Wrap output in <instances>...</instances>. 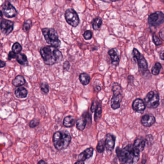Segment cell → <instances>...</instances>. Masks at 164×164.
<instances>
[{
	"label": "cell",
	"mask_w": 164,
	"mask_h": 164,
	"mask_svg": "<svg viewBox=\"0 0 164 164\" xmlns=\"http://www.w3.org/2000/svg\"><path fill=\"white\" fill-rule=\"evenodd\" d=\"M140 152L133 145H128L123 149L116 148V154L121 164H133L138 161Z\"/></svg>",
	"instance_id": "cell-1"
},
{
	"label": "cell",
	"mask_w": 164,
	"mask_h": 164,
	"mask_svg": "<svg viewBox=\"0 0 164 164\" xmlns=\"http://www.w3.org/2000/svg\"><path fill=\"white\" fill-rule=\"evenodd\" d=\"M40 54L47 65H53L60 63L63 60L62 52L57 48L51 45L42 47L40 50Z\"/></svg>",
	"instance_id": "cell-2"
},
{
	"label": "cell",
	"mask_w": 164,
	"mask_h": 164,
	"mask_svg": "<svg viewBox=\"0 0 164 164\" xmlns=\"http://www.w3.org/2000/svg\"><path fill=\"white\" fill-rule=\"evenodd\" d=\"M71 137L69 133L57 132L53 136V142L55 148L58 150H65L69 146Z\"/></svg>",
	"instance_id": "cell-3"
},
{
	"label": "cell",
	"mask_w": 164,
	"mask_h": 164,
	"mask_svg": "<svg viewBox=\"0 0 164 164\" xmlns=\"http://www.w3.org/2000/svg\"><path fill=\"white\" fill-rule=\"evenodd\" d=\"M42 32L46 42L52 46L57 48L61 45V41L59 39L58 33L56 30L52 28H43Z\"/></svg>",
	"instance_id": "cell-4"
},
{
	"label": "cell",
	"mask_w": 164,
	"mask_h": 164,
	"mask_svg": "<svg viewBox=\"0 0 164 164\" xmlns=\"http://www.w3.org/2000/svg\"><path fill=\"white\" fill-rule=\"evenodd\" d=\"M113 95L111 101V106L114 110L119 109L120 107V102L122 101V88L117 83H114L112 86Z\"/></svg>",
	"instance_id": "cell-5"
},
{
	"label": "cell",
	"mask_w": 164,
	"mask_h": 164,
	"mask_svg": "<svg viewBox=\"0 0 164 164\" xmlns=\"http://www.w3.org/2000/svg\"><path fill=\"white\" fill-rule=\"evenodd\" d=\"M146 106L149 108H156L159 105V96L157 92L151 91L144 98Z\"/></svg>",
	"instance_id": "cell-6"
},
{
	"label": "cell",
	"mask_w": 164,
	"mask_h": 164,
	"mask_svg": "<svg viewBox=\"0 0 164 164\" xmlns=\"http://www.w3.org/2000/svg\"><path fill=\"white\" fill-rule=\"evenodd\" d=\"M65 16L66 22L70 26L73 27H76L78 26L80 21L79 16L73 9L69 8L66 10Z\"/></svg>",
	"instance_id": "cell-7"
},
{
	"label": "cell",
	"mask_w": 164,
	"mask_h": 164,
	"mask_svg": "<svg viewBox=\"0 0 164 164\" xmlns=\"http://www.w3.org/2000/svg\"><path fill=\"white\" fill-rule=\"evenodd\" d=\"M133 55L135 60L137 62L139 69L142 73H144L148 69V64L143 55L139 52L136 48H134L132 51Z\"/></svg>",
	"instance_id": "cell-8"
},
{
	"label": "cell",
	"mask_w": 164,
	"mask_h": 164,
	"mask_svg": "<svg viewBox=\"0 0 164 164\" xmlns=\"http://www.w3.org/2000/svg\"><path fill=\"white\" fill-rule=\"evenodd\" d=\"M149 24L154 27H157L164 23V14L160 11L152 13L148 18Z\"/></svg>",
	"instance_id": "cell-9"
},
{
	"label": "cell",
	"mask_w": 164,
	"mask_h": 164,
	"mask_svg": "<svg viewBox=\"0 0 164 164\" xmlns=\"http://www.w3.org/2000/svg\"><path fill=\"white\" fill-rule=\"evenodd\" d=\"M2 13L8 18H14L17 15V10L10 2L8 1H5L2 5Z\"/></svg>",
	"instance_id": "cell-10"
},
{
	"label": "cell",
	"mask_w": 164,
	"mask_h": 164,
	"mask_svg": "<svg viewBox=\"0 0 164 164\" xmlns=\"http://www.w3.org/2000/svg\"><path fill=\"white\" fill-rule=\"evenodd\" d=\"M87 123L90 125L92 123V116L89 112H85L83 114L82 117L77 120V129L81 131L83 130Z\"/></svg>",
	"instance_id": "cell-11"
},
{
	"label": "cell",
	"mask_w": 164,
	"mask_h": 164,
	"mask_svg": "<svg viewBox=\"0 0 164 164\" xmlns=\"http://www.w3.org/2000/svg\"><path fill=\"white\" fill-rule=\"evenodd\" d=\"M14 28V22L3 19L1 22V30L5 35H7L12 32Z\"/></svg>",
	"instance_id": "cell-12"
},
{
	"label": "cell",
	"mask_w": 164,
	"mask_h": 164,
	"mask_svg": "<svg viewBox=\"0 0 164 164\" xmlns=\"http://www.w3.org/2000/svg\"><path fill=\"white\" fill-rule=\"evenodd\" d=\"M133 109L136 112L139 113H143L144 110L146 109V105L143 100L140 98L136 99L133 102Z\"/></svg>",
	"instance_id": "cell-13"
},
{
	"label": "cell",
	"mask_w": 164,
	"mask_h": 164,
	"mask_svg": "<svg viewBox=\"0 0 164 164\" xmlns=\"http://www.w3.org/2000/svg\"><path fill=\"white\" fill-rule=\"evenodd\" d=\"M115 138L112 134L108 133L106 135L105 141V146L108 151H112L115 145Z\"/></svg>",
	"instance_id": "cell-14"
},
{
	"label": "cell",
	"mask_w": 164,
	"mask_h": 164,
	"mask_svg": "<svg viewBox=\"0 0 164 164\" xmlns=\"http://www.w3.org/2000/svg\"><path fill=\"white\" fill-rule=\"evenodd\" d=\"M141 123L144 127H150L156 122V119L152 115H145L142 117Z\"/></svg>",
	"instance_id": "cell-15"
},
{
	"label": "cell",
	"mask_w": 164,
	"mask_h": 164,
	"mask_svg": "<svg viewBox=\"0 0 164 164\" xmlns=\"http://www.w3.org/2000/svg\"><path fill=\"white\" fill-rule=\"evenodd\" d=\"M94 149L92 147L87 148L84 150L82 153H80L79 156L78 161H84L92 157L93 154Z\"/></svg>",
	"instance_id": "cell-16"
},
{
	"label": "cell",
	"mask_w": 164,
	"mask_h": 164,
	"mask_svg": "<svg viewBox=\"0 0 164 164\" xmlns=\"http://www.w3.org/2000/svg\"><path fill=\"white\" fill-rule=\"evenodd\" d=\"M108 55L111 59V63L113 65L118 66L119 63V57L118 52L115 49H112L108 51Z\"/></svg>",
	"instance_id": "cell-17"
},
{
	"label": "cell",
	"mask_w": 164,
	"mask_h": 164,
	"mask_svg": "<svg viewBox=\"0 0 164 164\" xmlns=\"http://www.w3.org/2000/svg\"><path fill=\"white\" fill-rule=\"evenodd\" d=\"M145 146H146L145 141L141 138L137 139L133 144L134 147L140 152L144 150Z\"/></svg>",
	"instance_id": "cell-18"
},
{
	"label": "cell",
	"mask_w": 164,
	"mask_h": 164,
	"mask_svg": "<svg viewBox=\"0 0 164 164\" xmlns=\"http://www.w3.org/2000/svg\"><path fill=\"white\" fill-rule=\"evenodd\" d=\"M76 120L73 116L69 115L65 118L63 121V125L65 127L70 128L73 127L75 123Z\"/></svg>",
	"instance_id": "cell-19"
},
{
	"label": "cell",
	"mask_w": 164,
	"mask_h": 164,
	"mask_svg": "<svg viewBox=\"0 0 164 164\" xmlns=\"http://www.w3.org/2000/svg\"><path fill=\"white\" fill-rule=\"evenodd\" d=\"M15 96L18 98H25L27 97L28 91L23 87L19 88L15 92Z\"/></svg>",
	"instance_id": "cell-20"
},
{
	"label": "cell",
	"mask_w": 164,
	"mask_h": 164,
	"mask_svg": "<svg viewBox=\"0 0 164 164\" xmlns=\"http://www.w3.org/2000/svg\"><path fill=\"white\" fill-rule=\"evenodd\" d=\"M26 83V80L24 77L21 75H18L15 77L14 80L12 81V84L15 87H19L24 85Z\"/></svg>",
	"instance_id": "cell-21"
},
{
	"label": "cell",
	"mask_w": 164,
	"mask_h": 164,
	"mask_svg": "<svg viewBox=\"0 0 164 164\" xmlns=\"http://www.w3.org/2000/svg\"><path fill=\"white\" fill-rule=\"evenodd\" d=\"M16 59L18 63H19L21 65H24V66L28 65V59L26 55L24 54H21V53L18 54Z\"/></svg>",
	"instance_id": "cell-22"
},
{
	"label": "cell",
	"mask_w": 164,
	"mask_h": 164,
	"mask_svg": "<svg viewBox=\"0 0 164 164\" xmlns=\"http://www.w3.org/2000/svg\"><path fill=\"white\" fill-rule=\"evenodd\" d=\"M79 79L82 85H87L89 84L91 78L89 75L86 73H83L79 75Z\"/></svg>",
	"instance_id": "cell-23"
},
{
	"label": "cell",
	"mask_w": 164,
	"mask_h": 164,
	"mask_svg": "<svg viewBox=\"0 0 164 164\" xmlns=\"http://www.w3.org/2000/svg\"><path fill=\"white\" fill-rule=\"evenodd\" d=\"M102 23V19L101 18H95L92 22V25L93 29L95 30H99L101 27Z\"/></svg>",
	"instance_id": "cell-24"
},
{
	"label": "cell",
	"mask_w": 164,
	"mask_h": 164,
	"mask_svg": "<svg viewBox=\"0 0 164 164\" xmlns=\"http://www.w3.org/2000/svg\"><path fill=\"white\" fill-rule=\"evenodd\" d=\"M102 113V108L101 105L99 104L98 106L95 111V114H94V120L96 122L99 121L101 118Z\"/></svg>",
	"instance_id": "cell-25"
},
{
	"label": "cell",
	"mask_w": 164,
	"mask_h": 164,
	"mask_svg": "<svg viewBox=\"0 0 164 164\" xmlns=\"http://www.w3.org/2000/svg\"><path fill=\"white\" fill-rule=\"evenodd\" d=\"M162 68V65L160 63H156L152 69V73L154 75H157L159 73L160 69Z\"/></svg>",
	"instance_id": "cell-26"
},
{
	"label": "cell",
	"mask_w": 164,
	"mask_h": 164,
	"mask_svg": "<svg viewBox=\"0 0 164 164\" xmlns=\"http://www.w3.org/2000/svg\"><path fill=\"white\" fill-rule=\"evenodd\" d=\"M105 141L103 140H100L97 146V151L99 153H102L105 151Z\"/></svg>",
	"instance_id": "cell-27"
},
{
	"label": "cell",
	"mask_w": 164,
	"mask_h": 164,
	"mask_svg": "<svg viewBox=\"0 0 164 164\" xmlns=\"http://www.w3.org/2000/svg\"><path fill=\"white\" fill-rule=\"evenodd\" d=\"M22 47L21 45L18 42H15L14 44H13V46H12V51L14 52L16 54H19L20 52L22 51Z\"/></svg>",
	"instance_id": "cell-28"
},
{
	"label": "cell",
	"mask_w": 164,
	"mask_h": 164,
	"mask_svg": "<svg viewBox=\"0 0 164 164\" xmlns=\"http://www.w3.org/2000/svg\"><path fill=\"white\" fill-rule=\"evenodd\" d=\"M32 26V21L30 19L26 20L24 23L23 25V29L25 32H28L29 31Z\"/></svg>",
	"instance_id": "cell-29"
},
{
	"label": "cell",
	"mask_w": 164,
	"mask_h": 164,
	"mask_svg": "<svg viewBox=\"0 0 164 164\" xmlns=\"http://www.w3.org/2000/svg\"><path fill=\"white\" fill-rule=\"evenodd\" d=\"M41 91L43 93L46 94L48 93L49 91V85L46 83L44 82L42 83L41 86Z\"/></svg>",
	"instance_id": "cell-30"
},
{
	"label": "cell",
	"mask_w": 164,
	"mask_h": 164,
	"mask_svg": "<svg viewBox=\"0 0 164 164\" xmlns=\"http://www.w3.org/2000/svg\"><path fill=\"white\" fill-rule=\"evenodd\" d=\"M39 124H40L39 120L37 119H33L29 122V127L32 128H34L38 126Z\"/></svg>",
	"instance_id": "cell-31"
},
{
	"label": "cell",
	"mask_w": 164,
	"mask_h": 164,
	"mask_svg": "<svg viewBox=\"0 0 164 164\" xmlns=\"http://www.w3.org/2000/svg\"><path fill=\"white\" fill-rule=\"evenodd\" d=\"M83 36L85 40H90L92 38V32L91 30H86L83 34Z\"/></svg>",
	"instance_id": "cell-32"
},
{
	"label": "cell",
	"mask_w": 164,
	"mask_h": 164,
	"mask_svg": "<svg viewBox=\"0 0 164 164\" xmlns=\"http://www.w3.org/2000/svg\"><path fill=\"white\" fill-rule=\"evenodd\" d=\"M152 41L156 46L161 45L162 44V41L156 35H154L152 36Z\"/></svg>",
	"instance_id": "cell-33"
},
{
	"label": "cell",
	"mask_w": 164,
	"mask_h": 164,
	"mask_svg": "<svg viewBox=\"0 0 164 164\" xmlns=\"http://www.w3.org/2000/svg\"><path fill=\"white\" fill-rule=\"evenodd\" d=\"M99 104V103H98L97 101H93L91 108V110L92 112H95V111L97 107L98 106Z\"/></svg>",
	"instance_id": "cell-34"
},
{
	"label": "cell",
	"mask_w": 164,
	"mask_h": 164,
	"mask_svg": "<svg viewBox=\"0 0 164 164\" xmlns=\"http://www.w3.org/2000/svg\"><path fill=\"white\" fill-rule=\"evenodd\" d=\"M16 56H17V55L14 52L10 51L9 52V54H8V60H11L12 59H15V58H16Z\"/></svg>",
	"instance_id": "cell-35"
},
{
	"label": "cell",
	"mask_w": 164,
	"mask_h": 164,
	"mask_svg": "<svg viewBox=\"0 0 164 164\" xmlns=\"http://www.w3.org/2000/svg\"><path fill=\"white\" fill-rule=\"evenodd\" d=\"M63 68L65 70H68L69 69V68H70V63L69 61H66V62H65L64 63V65H63Z\"/></svg>",
	"instance_id": "cell-36"
},
{
	"label": "cell",
	"mask_w": 164,
	"mask_h": 164,
	"mask_svg": "<svg viewBox=\"0 0 164 164\" xmlns=\"http://www.w3.org/2000/svg\"><path fill=\"white\" fill-rule=\"evenodd\" d=\"M159 35L160 38L164 41V28L161 29L159 33Z\"/></svg>",
	"instance_id": "cell-37"
},
{
	"label": "cell",
	"mask_w": 164,
	"mask_h": 164,
	"mask_svg": "<svg viewBox=\"0 0 164 164\" xmlns=\"http://www.w3.org/2000/svg\"><path fill=\"white\" fill-rule=\"evenodd\" d=\"M159 55L161 59L164 60V51L161 52L160 53Z\"/></svg>",
	"instance_id": "cell-38"
},
{
	"label": "cell",
	"mask_w": 164,
	"mask_h": 164,
	"mask_svg": "<svg viewBox=\"0 0 164 164\" xmlns=\"http://www.w3.org/2000/svg\"><path fill=\"white\" fill-rule=\"evenodd\" d=\"M0 65H1V68H4L6 65V63L3 61H1Z\"/></svg>",
	"instance_id": "cell-39"
},
{
	"label": "cell",
	"mask_w": 164,
	"mask_h": 164,
	"mask_svg": "<svg viewBox=\"0 0 164 164\" xmlns=\"http://www.w3.org/2000/svg\"><path fill=\"white\" fill-rule=\"evenodd\" d=\"M37 164H47L45 161H44L43 160H41L38 162Z\"/></svg>",
	"instance_id": "cell-40"
},
{
	"label": "cell",
	"mask_w": 164,
	"mask_h": 164,
	"mask_svg": "<svg viewBox=\"0 0 164 164\" xmlns=\"http://www.w3.org/2000/svg\"><path fill=\"white\" fill-rule=\"evenodd\" d=\"M74 164H84L83 161H78L77 162L75 163Z\"/></svg>",
	"instance_id": "cell-41"
}]
</instances>
